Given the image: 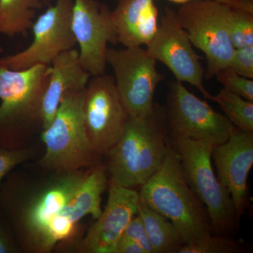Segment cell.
I'll use <instances>...</instances> for the list:
<instances>
[{"label":"cell","instance_id":"12","mask_svg":"<svg viewBox=\"0 0 253 253\" xmlns=\"http://www.w3.org/2000/svg\"><path fill=\"white\" fill-rule=\"evenodd\" d=\"M146 46L154 59L170 70L176 81L194 86L205 99L211 100L212 95L204 84L205 71L200 61L201 57L194 51L174 9L165 7L157 33Z\"/></svg>","mask_w":253,"mask_h":253},{"label":"cell","instance_id":"4","mask_svg":"<svg viewBox=\"0 0 253 253\" xmlns=\"http://www.w3.org/2000/svg\"><path fill=\"white\" fill-rule=\"evenodd\" d=\"M186 181L207 210L213 234L230 236L239 227L230 195L214 174L211 158L215 144L171 134Z\"/></svg>","mask_w":253,"mask_h":253},{"label":"cell","instance_id":"2","mask_svg":"<svg viewBox=\"0 0 253 253\" xmlns=\"http://www.w3.org/2000/svg\"><path fill=\"white\" fill-rule=\"evenodd\" d=\"M139 194L146 206L176 226L185 244L213 234L207 210L186 181L170 144L161 167Z\"/></svg>","mask_w":253,"mask_h":253},{"label":"cell","instance_id":"33","mask_svg":"<svg viewBox=\"0 0 253 253\" xmlns=\"http://www.w3.org/2000/svg\"><path fill=\"white\" fill-rule=\"evenodd\" d=\"M116 1H117V3H118V2H120V1H124V0H116Z\"/></svg>","mask_w":253,"mask_h":253},{"label":"cell","instance_id":"7","mask_svg":"<svg viewBox=\"0 0 253 253\" xmlns=\"http://www.w3.org/2000/svg\"><path fill=\"white\" fill-rule=\"evenodd\" d=\"M231 8L216 0H191L176 11L179 23L193 46L206 56V80L229 67L232 59L235 48L228 32Z\"/></svg>","mask_w":253,"mask_h":253},{"label":"cell","instance_id":"30","mask_svg":"<svg viewBox=\"0 0 253 253\" xmlns=\"http://www.w3.org/2000/svg\"><path fill=\"white\" fill-rule=\"evenodd\" d=\"M168 1H170V2L174 3V4H185L186 3L189 2L191 0H168Z\"/></svg>","mask_w":253,"mask_h":253},{"label":"cell","instance_id":"10","mask_svg":"<svg viewBox=\"0 0 253 253\" xmlns=\"http://www.w3.org/2000/svg\"><path fill=\"white\" fill-rule=\"evenodd\" d=\"M33 23V40L26 49L0 58V65L14 70L49 66L61 53L77 45L72 29L74 0H54Z\"/></svg>","mask_w":253,"mask_h":253},{"label":"cell","instance_id":"29","mask_svg":"<svg viewBox=\"0 0 253 253\" xmlns=\"http://www.w3.org/2000/svg\"><path fill=\"white\" fill-rule=\"evenodd\" d=\"M231 8L253 13V0H216Z\"/></svg>","mask_w":253,"mask_h":253},{"label":"cell","instance_id":"19","mask_svg":"<svg viewBox=\"0 0 253 253\" xmlns=\"http://www.w3.org/2000/svg\"><path fill=\"white\" fill-rule=\"evenodd\" d=\"M44 5V0H0V35L26 36Z\"/></svg>","mask_w":253,"mask_h":253},{"label":"cell","instance_id":"3","mask_svg":"<svg viewBox=\"0 0 253 253\" xmlns=\"http://www.w3.org/2000/svg\"><path fill=\"white\" fill-rule=\"evenodd\" d=\"M49 66L14 70L0 65V146L21 149V143L42 130V102Z\"/></svg>","mask_w":253,"mask_h":253},{"label":"cell","instance_id":"32","mask_svg":"<svg viewBox=\"0 0 253 253\" xmlns=\"http://www.w3.org/2000/svg\"><path fill=\"white\" fill-rule=\"evenodd\" d=\"M2 51H3L2 48H1V46H0V53L2 52Z\"/></svg>","mask_w":253,"mask_h":253},{"label":"cell","instance_id":"13","mask_svg":"<svg viewBox=\"0 0 253 253\" xmlns=\"http://www.w3.org/2000/svg\"><path fill=\"white\" fill-rule=\"evenodd\" d=\"M72 29L84 71L91 77L104 74L108 45L118 43L109 6L98 0H74Z\"/></svg>","mask_w":253,"mask_h":253},{"label":"cell","instance_id":"11","mask_svg":"<svg viewBox=\"0 0 253 253\" xmlns=\"http://www.w3.org/2000/svg\"><path fill=\"white\" fill-rule=\"evenodd\" d=\"M165 114L171 134L215 145L227 141L234 126L177 81L169 84Z\"/></svg>","mask_w":253,"mask_h":253},{"label":"cell","instance_id":"15","mask_svg":"<svg viewBox=\"0 0 253 253\" xmlns=\"http://www.w3.org/2000/svg\"><path fill=\"white\" fill-rule=\"evenodd\" d=\"M139 193L110 181L107 204L82 241L86 253H113L126 226L137 214Z\"/></svg>","mask_w":253,"mask_h":253},{"label":"cell","instance_id":"6","mask_svg":"<svg viewBox=\"0 0 253 253\" xmlns=\"http://www.w3.org/2000/svg\"><path fill=\"white\" fill-rule=\"evenodd\" d=\"M86 172H63V175L37 196L26 208L20 221L31 249L41 253L48 235L57 239L71 237L76 233L81 218L73 205V199Z\"/></svg>","mask_w":253,"mask_h":253},{"label":"cell","instance_id":"22","mask_svg":"<svg viewBox=\"0 0 253 253\" xmlns=\"http://www.w3.org/2000/svg\"><path fill=\"white\" fill-rule=\"evenodd\" d=\"M228 32L235 49L253 45V13L231 8Z\"/></svg>","mask_w":253,"mask_h":253},{"label":"cell","instance_id":"24","mask_svg":"<svg viewBox=\"0 0 253 253\" xmlns=\"http://www.w3.org/2000/svg\"><path fill=\"white\" fill-rule=\"evenodd\" d=\"M33 154L32 149H6L0 146V182L16 166L27 161Z\"/></svg>","mask_w":253,"mask_h":253},{"label":"cell","instance_id":"21","mask_svg":"<svg viewBox=\"0 0 253 253\" xmlns=\"http://www.w3.org/2000/svg\"><path fill=\"white\" fill-rule=\"evenodd\" d=\"M243 251V245L230 236L209 234L184 244L178 253H237Z\"/></svg>","mask_w":253,"mask_h":253},{"label":"cell","instance_id":"1","mask_svg":"<svg viewBox=\"0 0 253 253\" xmlns=\"http://www.w3.org/2000/svg\"><path fill=\"white\" fill-rule=\"evenodd\" d=\"M167 126L165 112L156 105L144 116H129L119 141L106 155L111 181L129 189L144 185L166 157Z\"/></svg>","mask_w":253,"mask_h":253},{"label":"cell","instance_id":"28","mask_svg":"<svg viewBox=\"0 0 253 253\" xmlns=\"http://www.w3.org/2000/svg\"><path fill=\"white\" fill-rule=\"evenodd\" d=\"M14 251V246L9 234L0 219V253H9Z\"/></svg>","mask_w":253,"mask_h":253},{"label":"cell","instance_id":"16","mask_svg":"<svg viewBox=\"0 0 253 253\" xmlns=\"http://www.w3.org/2000/svg\"><path fill=\"white\" fill-rule=\"evenodd\" d=\"M91 77L82 66L78 50L75 48L61 53L51 61L42 102V129L52 122L65 94L84 91Z\"/></svg>","mask_w":253,"mask_h":253},{"label":"cell","instance_id":"27","mask_svg":"<svg viewBox=\"0 0 253 253\" xmlns=\"http://www.w3.org/2000/svg\"><path fill=\"white\" fill-rule=\"evenodd\" d=\"M113 253H146L144 250L134 241L122 236L115 246Z\"/></svg>","mask_w":253,"mask_h":253},{"label":"cell","instance_id":"20","mask_svg":"<svg viewBox=\"0 0 253 253\" xmlns=\"http://www.w3.org/2000/svg\"><path fill=\"white\" fill-rule=\"evenodd\" d=\"M212 101L220 106L224 116L240 130L253 131V101H248L239 95L221 89Z\"/></svg>","mask_w":253,"mask_h":253},{"label":"cell","instance_id":"14","mask_svg":"<svg viewBox=\"0 0 253 253\" xmlns=\"http://www.w3.org/2000/svg\"><path fill=\"white\" fill-rule=\"evenodd\" d=\"M212 157L217 178L230 195L240 221L248 204V178L253 165V131L234 126L228 140L216 145Z\"/></svg>","mask_w":253,"mask_h":253},{"label":"cell","instance_id":"5","mask_svg":"<svg viewBox=\"0 0 253 253\" xmlns=\"http://www.w3.org/2000/svg\"><path fill=\"white\" fill-rule=\"evenodd\" d=\"M84 90L65 94L52 122L42 130L45 145L42 167L63 173L89 169L100 163L101 156L91 147L84 126Z\"/></svg>","mask_w":253,"mask_h":253},{"label":"cell","instance_id":"18","mask_svg":"<svg viewBox=\"0 0 253 253\" xmlns=\"http://www.w3.org/2000/svg\"><path fill=\"white\" fill-rule=\"evenodd\" d=\"M137 214L143 221L154 253H178L185 244L176 226L141 199Z\"/></svg>","mask_w":253,"mask_h":253},{"label":"cell","instance_id":"8","mask_svg":"<svg viewBox=\"0 0 253 253\" xmlns=\"http://www.w3.org/2000/svg\"><path fill=\"white\" fill-rule=\"evenodd\" d=\"M107 64L112 68L115 83L128 116L138 117L152 112L155 91L164 79L154 59L142 46L109 48Z\"/></svg>","mask_w":253,"mask_h":253},{"label":"cell","instance_id":"17","mask_svg":"<svg viewBox=\"0 0 253 253\" xmlns=\"http://www.w3.org/2000/svg\"><path fill=\"white\" fill-rule=\"evenodd\" d=\"M111 15L118 43L125 47L147 46L157 33L159 11L156 0H124Z\"/></svg>","mask_w":253,"mask_h":253},{"label":"cell","instance_id":"25","mask_svg":"<svg viewBox=\"0 0 253 253\" xmlns=\"http://www.w3.org/2000/svg\"><path fill=\"white\" fill-rule=\"evenodd\" d=\"M229 67L243 77L253 79V45L234 50Z\"/></svg>","mask_w":253,"mask_h":253},{"label":"cell","instance_id":"31","mask_svg":"<svg viewBox=\"0 0 253 253\" xmlns=\"http://www.w3.org/2000/svg\"><path fill=\"white\" fill-rule=\"evenodd\" d=\"M51 1H54V0H44V3L46 4H49V3L51 2Z\"/></svg>","mask_w":253,"mask_h":253},{"label":"cell","instance_id":"26","mask_svg":"<svg viewBox=\"0 0 253 253\" xmlns=\"http://www.w3.org/2000/svg\"><path fill=\"white\" fill-rule=\"evenodd\" d=\"M123 236L134 241L144 250L146 253H154L146 234L144 224L139 214H136L129 221Z\"/></svg>","mask_w":253,"mask_h":253},{"label":"cell","instance_id":"23","mask_svg":"<svg viewBox=\"0 0 253 253\" xmlns=\"http://www.w3.org/2000/svg\"><path fill=\"white\" fill-rule=\"evenodd\" d=\"M224 89L239 95L248 101H253V81L243 77L229 67L223 68L215 75Z\"/></svg>","mask_w":253,"mask_h":253},{"label":"cell","instance_id":"9","mask_svg":"<svg viewBox=\"0 0 253 253\" xmlns=\"http://www.w3.org/2000/svg\"><path fill=\"white\" fill-rule=\"evenodd\" d=\"M83 117L91 147L100 156H106L119 141L129 117L113 76L104 73L89 80Z\"/></svg>","mask_w":253,"mask_h":253}]
</instances>
